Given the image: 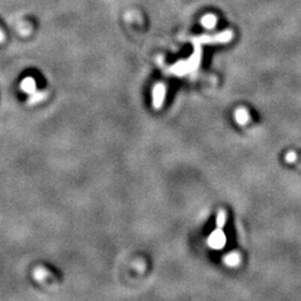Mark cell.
I'll return each instance as SVG.
<instances>
[{
	"instance_id": "obj_6",
	"label": "cell",
	"mask_w": 301,
	"mask_h": 301,
	"mask_svg": "<svg viewBox=\"0 0 301 301\" xmlns=\"http://www.w3.org/2000/svg\"><path fill=\"white\" fill-rule=\"evenodd\" d=\"M230 265H236L238 262V256H230L227 260Z\"/></svg>"
},
{
	"instance_id": "obj_2",
	"label": "cell",
	"mask_w": 301,
	"mask_h": 301,
	"mask_svg": "<svg viewBox=\"0 0 301 301\" xmlns=\"http://www.w3.org/2000/svg\"><path fill=\"white\" fill-rule=\"evenodd\" d=\"M44 98H45V94L44 93L35 94L34 96H31L29 98V101H28V104H36V103L40 102L41 100H44Z\"/></svg>"
},
{
	"instance_id": "obj_1",
	"label": "cell",
	"mask_w": 301,
	"mask_h": 301,
	"mask_svg": "<svg viewBox=\"0 0 301 301\" xmlns=\"http://www.w3.org/2000/svg\"><path fill=\"white\" fill-rule=\"evenodd\" d=\"M21 89L23 92H26L28 94H32L36 89V84L35 81L31 77H27L22 81L21 83Z\"/></svg>"
},
{
	"instance_id": "obj_5",
	"label": "cell",
	"mask_w": 301,
	"mask_h": 301,
	"mask_svg": "<svg viewBox=\"0 0 301 301\" xmlns=\"http://www.w3.org/2000/svg\"><path fill=\"white\" fill-rule=\"evenodd\" d=\"M35 278L36 279H43L44 278V271L41 270V269H38V270H36L35 271Z\"/></svg>"
},
{
	"instance_id": "obj_7",
	"label": "cell",
	"mask_w": 301,
	"mask_h": 301,
	"mask_svg": "<svg viewBox=\"0 0 301 301\" xmlns=\"http://www.w3.org/2000/svg\"><path fill=\"white\" fill-rule=\"evenodd\" d=\"M2 40H3V34H2V31L0 30V43H1Z\"/></svg>"
},
{
	"instance_id": "obj_3",
	"label": "cell",
	"mask_w": 301,
	"mask_h": 301,
	"mask_svg": "<svg viewBox=\"0 0 301 301\" xmlns=\"http://www.w3.org/2000/svg\"><path fill=\"white\" fill-rule=\"evenodd\" d=\"M247 112H244V111H240V112H238V114H237V119H238V121L240 122V123L241 124H243L244 122L247 121Z\"/></svg>"
},
{
	"instance_id": "obj_4",
	"label": "cell",
	"mask_w": 301,
	"mask_h": 301,
	"mask_svg": "<svg viewBox=\"0 0 301 301\" xmlns=\"http://www.w3.org/2000/svg\"><path fill=\"white\" fill-rule=\"evenodd\" d=\"M223 224H224V213L220 212V214L218 215V227L222 228Z\"/></svg>"
}]
</instances>
